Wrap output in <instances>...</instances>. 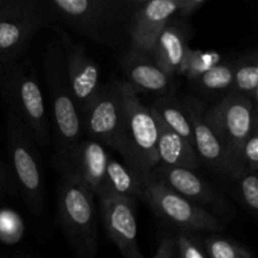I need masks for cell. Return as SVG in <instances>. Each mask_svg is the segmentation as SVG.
I'll return each mask as SVG.
<instances>
[{
    "label": "cell",
    "mask_w": 258,
    "mask_h": 258,
    "mask_svg": "<svg viewBox=\"0 0 258 258\" xmlns=\"http://www.w3.org/2000/svg\"><path fill=\"white\" fill-rule=\"evenodd\" d=\"M59 174L57 218L77 258H96L98 252L96 197L66 166Z\"/></svg>",
    "instance_id": "1"
},
{
    "label": "cell",
    "mask_w": 258,
    "mask_h": 258,
    "mask_svg": "<svg viewBox=\"0 0 258 258\" xmlns=\"http://www.w3.org/2000/svg\"><path fill=\"white\" fill-rule=\"evenodd\" d=\"M0 95L37 146L47 148L52 131L37 71L28 59L8 66L0 75Z\"/></svg>",
    "instance_id": "2"
},
{
    "label": "cell",
    "mask_w": 258,
    "mask_h": 258,
    "mask_svg": "<svg viewBox=\"0 0 258 258\" xmlns=\"http://www.w3.org/2000/svg\"><path fill=\"white\" fill-rule=\"evenodd\" d=\"M159 128L150 108L144 105L139 93L123 82V117L117 153L123 163L144 181H150L158 166L156 143Z\"/></svg>",
    "instance_id": "3"
},
{
    "label": "cell",
    "mask_w": 258,
    "mask_h": 258,
    "mask_svg": "<svg viewBox=\"0 0 258 258\" xmlns=\"http://www.w3.org/2000/svg\"><path fill=\"white\" fill-rule=\"evenodd\" d=\"M133 0H45L52 22L64 24L92 42L105 43L112 30L131 14Z\"/></svg>",
    "instance_id": "4"
},
{
    "label": "cell",
    "mask_w": 258,
    "mask_h": 258,
    "mask_svg": "<svg viewBox=\"0 0 258 258\" xmlns=\"http://www.w3.org/2000/svg\"><path fill=\"white\" fill-rule=\"evenodd\" d=\"M43 68L52 106V135L54 138L53 159H60L82 140L83 133L80 112L66 76L62 49L58 43H53L47 49Z\"/></svg>",
    "instance_id": "5"
},
{
    "label": "cell",
    "mask_w": 258,
    "mask_h": 258,
    "mask_svg": "<svg viewBox=\"0 0 258 258\" xmlns=\"http://www.w3.org/2000/svg\"><path fill=\"white\" fill-rule=\"evenodd\" d=\"M8 165L17 184L18 193L34 214H42L45 188L37 144L12 111H7Z\"/></svg>",
    "instance_id": "6"
},
{
    "label": "cell",
    "mask_w": 258,
    "mask_h": 258,
    "mask_svg": "<svg viewBox=\"0 0 258 258\" xmlns=\"http://www.w3.org/2000/svg\"><path fill=\"white\" fill-rule=\"evenodd\" d=\"M141 201L145 202L161 221L173 226L176 231L199 234L223 231V224L213 213L183 198L156 180H150L146 184Z\"/></svg>",
    "instance_id": "7"
},
{
    "label": "cell",
    "mask_w": 258,
    "mask_h": 258,
    "mask_svg": "<svg viewBox=\"0 0 258 258\" xmlns=\"http://www.w3.org/2000/svg\"><path fill=\"white\" fill-rule=\"evenodd\" d=\"M204 116L229 156L241 169L239 150L252 128L258 123L257 105L238 93L228 92L221 101L207 107Z\"/></svg>",
    "instance_id": "8"
},
{
    "label": "cell",
    "mask_w": 258,
    "mask_h": 258,
    "mask_svg": "<svg viewBox=\"0 0 258 258\" xmlns=\"http://www.w3.org/2000/svg\"><path fill=\"white\" fill-rule=\"evenodd\" d=\"M50 23L52 18L42 2L18 0L12 9L0 15V59L7 66L17 62L34 35Z\"/></svg>",
    "instance_id": "9"
},
{
    "label": "cell",
    "mask_w": 258,
    "mask_h": 258,
    "mask_svg": "<svg viewBox=\"0 0 258 258\" xmlns=\"http://www.w3.org/2000/svg\"><path fill=\"white\" fill-rule=\"evenodd\" d=\"M123 117V82L101 85L97 95L81 115L86 138L117 150Z\"/></svg>",
    "instance_id": "10"
},
{
    "label": "cell",
    "mask_w": 258,
    "mask_h": 258,
    "mask_svg": "<svg viewBox=\"0 0 258 258\" xmlns=\"http://www.w3.org/2000/svg\"><path fill=\"white\" fill-rule=\"evenodd\" d=\"M62 49L66 76L80 116L101 87V70L82 43H76L62 27L53 25Z\"/></svg>",
    "instance_id": "11"
},
{
    "label": "cell",
    "mask_w": 258,
    "mask_h": 258,
    "mask_svg": "<svg viewBox=\"0 0 258 258\" xmlns=\"http://www.w3.org/2000/svg\"><path fill=\"white\" fill-rule=\"evenodd\" d=\"M181 105L191 125L194 149L201 164L204 163L216 173L233 181L236 180L239 175H242V171L207 122L204 116L207 110L206 103L194 96H189L181 101Z\"/></svg>",
    "instance_id": "12"
},
{
    "label": "cell",
    "mask_w": 258,
    "mask_h": 258,
    "mask_svg": "<svg viewBox=\"0 0 258 258\" xmlns=\"http://www.w3.org/2000/svg\"><path fill=\"white\" fill-rule=\"evenodd\" d=\"M106 233L123 258H145L139 244L136 201L98 198Z\"/></svg>",
    "instance_id": "13"
},
{
    "label": "cell",
    "mask_w": 258,
    "mask_h": 258,
    "mask_svg": "<svg viewBox=\"0 0 258 258\" xmlns=\"http://www.w3.org/2000/svg\"><path fill=\"white\" fill-rule=\"evenodd\" d=\"M180 0H138L130 14L131 48L151 54L159 33L178 13Z\"/></svg>",
    "instance_id": "14"
},
{
    "label": "cell",
    "mask_w": 258,
    "mask_h": 258,
    "mask_svg": "<svg viewBox=\"0 0 258 258\" xmlns=\"http://www.w3.org/2000/svg\"><path fill=\"white\" fill-rule=\"evenodd\" d=\"M150 180L164 184L183 198L193 202L206 211H228L229 203L208 181L194 170L183 168L156 166L151 173Z\"/></svg>",
    "instance_id": "15"
},
{
    "label": "cell",
    "mask_w": 258,
    "mask_h": 258,
    "mask_svg": "<svg viewBox=\"0 0 258 258\" xmlns=\"http://www.w3.org/2000/svg\"><path fill=\"white\" fill-rule=\"evenodd\" d=\"M111 158L110 151L103 144L83 138L64 158L53 159V165L70 169L86 188L97 197Z\"/></svg>",
    "instance_id": "16"
},
{
    "label": "cell",
    "mask_w": 258,
    "mask_h": 258,
    "mask_svg": "<svg viewBox=\"0 0 258 258\" xmlns=\"http://www.w3.org/2000/svg\"><path fill=\"white\" fill-rule=\"evenodd\" d=\"M120 64L127 77L126 83L138 93H154L158 97L174 95L175 77L166 73L151 54L130 48L121 57Z\"/></svg>",
    "instance_id": "17"
},
{
    "label": "cell",
    "mask_w": 258,
    "mask_h": 258,
    "mask_svg": "<svg viewBox=\"0 0 258 258\" xmlns=\"http://www.w3.org/2000/svg\"><path fill=\"white\" fill-rule=\"evenodd\" d=\"M189 38L190 27L188 20L174 17L161 29L154 43L151 57L173 77L179 75L181 63L189 48Z\"/></svg>",
    "instance_id": "18"
},
{
    "label": "cell",
    "mask_w": 258,
    "mask_h": 258,
    "mask_svg": "<svg viewBox=\"0 0 258 258\" xmlns=\"http://www.w3.org/2000/svg\"><path fill=\"white\" fill-rule=\"evenodd\" d=\"M156 122L159 128L158 143H156L158 166L183 168L196 171L201 166V160L197 155L194 146L186 143L178 134L173 133L170 128L164 126L158 120Z\"/></svg>",
    "instance_id": "19"
},
{
    "label": "cell",
    "mask_w": 258,
    "mask_h": 258,
    "mask_svg": "<svg viewBox=\"0 0 258 258\" xmlns=\"http://www.w3.org/2000/svg\"><path fill=\"white\" fill-rule=\"evenodd\" d=\"M145 186V181L133 169L111 158L96 198H123L138 202Z\"/></svg>",
    "instance_id": "20"
},
{
    "label": "cell",
    "mask_w": 258,
    "mask_h": 258,
    "mask_svg": "<svg viewBox=\"0 0 258 258\" xmlns=\"http://www.w3.org/2000/svg\"><path fill=\"white\" fill-rule=\"evenodd\" d=\"M154 117L194 146L193 131L181 101L174 95L160 96L149 106Z\"/></svg>",
    "instance_id": "21"
},
{
    "label": "cell",
    "mask_w": 258,
    "mask_h": 258,
    "mask_svg": "<svg viewBox=\"0 0 258 258\" xmlns=\"http://www.w3.org/2000/svg\"><path fill=\"white\" fill-rule=\"evenodd\" d=\"M229 92L238 93L257 105L258 57L257 52L247 53L233 62V82Z\"/></svg>",
    "instance_id": "22"
},
{
    "label": "cell",
    "mask_w": 258,
    "mask_h": 258,
    "mask_svg": "<svg viewBox=\"0 0 258 258\" xmlns=\"http://www.w3.org/2000/svg\"><path fill=\"white\" fill-rule=\"evenodd\" d=\"M222 60V54L216 50L193 49L189 47L181 63L179 75L184 76L189 82L193 83L214 66L219 64Z\"/></svg>",
    "instance_id": "23"
},
{
    "label": "cell",
    "mask_w": 258,
    "mask_h": 258,
    "mask_svg": "<svg viewBox=\"0 0 258 258\" xmlns=\"http://www.w3.org/2000/svg\"><path fill=\"white\" fill-rule=\"evenodd\" d=\"M203 244L209 258H256L242 243L218 233L203 234Z\"/></svg>",
    "instance_id": "24"
},
{
    "label": "cell",
    "mask_w": 258,
    "mask_h": 258,
    "mask_svg": "<svg viewBox=\"0 0 258 258\" xmlns=\"http://www.w3.org/2000/svg\"><path fill=\"white\" fill-rule=\"evenodd\" d=\"M233 82V62L222 60L219 64L204 73L193 82L199 90L207 93H228L232 88Z\"/></svg>",
    "instance_id": "25"
},
{
    "label": "cell",
    "mask_w": 258,
    "mask_h": 258,
    "mask_svg": "<svg viewBox=\"0 0 258 258\" xmlns=\"http://www.w3.org/2000/svg\"><path fill=\"white\" fill-rule=\"evenodd\" d=\"M174 258H209L203 244V234L194 232L175 231Z\"/></svg>",
    "instance_id": "26"
},
{
    "label": "cell",
    "mask_w": 258,
    "mask_h": 258,
    "mask_svg": "<svg viewBox=\"0 0 258 258\" xmlns=\"http://www.w3.org/2000/svg\"><path fill=\"white\" fill-rule=\"evenodd\" d=\"M239 202L247 212L256 216L258 211V178L257 173L246 171L234 180Z\"/></svg>",
    "instance_id": "27"
},
{
    "label": "cell",
    "mask_w": 258,
    "mask_h": 258,
    "mask_svg": "<svg viewBox=\"0 0 258 258\" xmlns=\"http://www.w3.org/2000/svg\"><path fill=\"white\" fill-rule=\"evenodd\" d=\"M24 234V223L13 209H0V241L4 244H15Z\"/></svg>",
    "instance_id": "28"
},
{
    "label": "cell",
    "mask_w": 258,
    "mask_h": 258,
    "mask_svg": "<svg viewBox=\"0 0 258 258\" xmlns=\"http://www.w3.org/2000/svg\"><path fill=\"white\" fill-rule=\"evenodd\" d=\"M242 173H257L258 171V123L252 128L248 138L244 140L238 156Z\"/></svg>",
    "instance_id": "29"
},
{
    "label": "cell",
    "mask_w": 258,
    "mask_h": 258,
    "mask_svg": "<svg viewBox=\"0 0 258 258\" xmlns=\"http://www.w3.org/2000/svg\"><path fill=\"white\" fill-rule=\"evenodd\" d=\"M17 193V184H15L12 170L8 165V161H4L0 158V202L5 197L14 196Z\"/></svg>",
    "instance_id": "30"
},
{
    "label": "cell",
    "mask_w": 258,
    "mask_h": 258,
    "mask_svg": "<svg viewBox=\"0 0 258 258\" xmlns=\"http://www.w3.org/2000/svg\"><path fill=\"white\" fill-rule=\"evenodd\" d=\"M207 3H208V0H180L175 17L188 20L191 15L199 12Z\"/></svg>",
    "instance_id": "31"
},
{
    "label": "cell",
    "mask_w": 258,
    "mask_h": 258,
    "mask_svg": "<svg viewBox=\"0 0 258 258\" xmlns=\"http://www.w3.org/2000/svg\"><path fill=\"white\" fill-rule=\"evenodd\" d=\"M174 246L173 234H166L160 239L158 249L151 258H174Z\"/></svg>",
    "instance_id": "32"
},
{
    "label": "cell",
    "mask_w": 258,
    "mask_h": 258,
    "mask_svg": "<svg viewBox=\"0 0 258 258\" xmlns=\"http://www.w3.org/2000/svg\"><path fill=\"white\" fill-rule=\"evenodd\" d=\"M0 258H35V257L27 256V254H13V256H2Z\"/></svg>",
    "instance_id": "33"
},
{
    "label": "cell",
    "mask_w": 258,
    "mask_h": 258,
    "mask_svg": "<svg viewBox=\"0 0 258 258\" xmlns=\"http://www.w3.org/2000/svg\"><path fill=\"white\" fill-rule=\"evenodd\" d=\"M7 67H8V66L5 64V63L3 62L2 59H0V75H2V73L4 72V70H5V68H7Z\"/></svg>",
    "instance_id": "34"
}]
</instances>
